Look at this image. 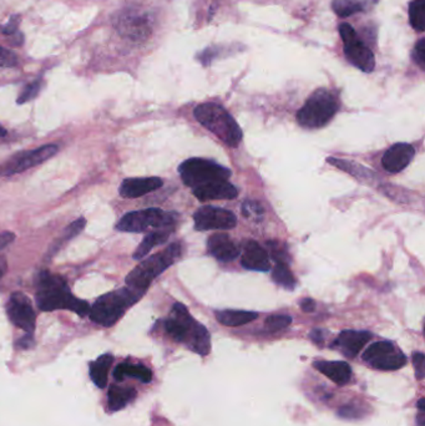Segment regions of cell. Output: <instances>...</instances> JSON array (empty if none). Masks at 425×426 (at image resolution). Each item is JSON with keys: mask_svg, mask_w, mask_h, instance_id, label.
Wrapping results in <instances>:
<instances>
[{"mask_svg": "<svg viewBox=\"0 0 425 426\" xmlns=\"http://www.w3.org/2000/svg\"><path fill=\"white\" fill-rule=\"evenodd\" d=\"M301 309L304 313H313L316 310V302L311 298H304L301 300Z\"/></svg>", "mask_w": 425, "mask_h": 426, "instance_id": "obj_41", "label": "cell"}, {"mask_svg": "<svg viewBox=\"0 0 425 426\" xmlns=\"http://www.w3.org/2000/svg\"><path fill=\"white\" fill-rule=\"evenodd\" d=\"M309 338L312 339L313 343L321 345L323 343V340H324V332L321 330V329H313L311 334H309Z\"/></svg>", "mask_w": 425, "mask_h": 426, "instance_id": "obj_42", "label": "cell"}, {"mask_svg": "<svg viewBox=\"0 0 425 426\" xmlns=\"http://www.w3.org/2000/svg\"><path fill=\"white\" fill-rule=\"evenodd\" d=\"M272 280L281 287L289 289V290H294V287H296V280H294V275L289 270V265L284 263V262H277V265L274 267V273H272Z\"/></svg>", "mask_w": 425, "mask_h": 426, "instance_id": "obj_29", "label": "cell"}, {"mask_svg": "<svg viewBox=\"0 0 425 426\" xmlns=\"http://www.w3.org/2000/svg\"><path fill=\"white\" fill-rule=\"evenodd\" d=\"M113 362L114 357L111 354H104L90 364V377L94 384L100 389H104L108 385L109 370Z\"/></svg>", "mask_w": 425, "mask_h": 426, "instance_id": "obj_25", "label": "cell"}, {"mask_svg": "<svg viewBox=\"0 0 425 426\" xmlns=\"http://www.w3.org/2000/svg\"><path fill=\"white\" fill-rule=\"evenodd\" d=\"M40 88H41L40 81H35V83H29L28 86H25L24 90L21 91L19 98H18V103H28L30 100L36 98L38 93H39Z\"/></svg>", "mask_w": 425, "mask_h": 426, "instance_id": "obj_34", "label": "cell"}, {"mask_svg": "<svg viewBox=\"0 0 425 426\" xmlns=\"http://www.w3.org/2000/svg\"><path fill=\"white\" fill-rule=\"evenodd\" d=\"M151 18L136 8H126L119 13L114 20V25L126 39L132 41L146 40L151 34Z\"/></svg>", "mask_w": 425, "mask_h": 426, "instance_id": "obj_11", "label": "cell"}, {"mask_svg": "<svg viewBox=\"0 0 425 426\" xmlns=\"http://www.w3.org/2000/svg\"><path fill=\"white\" fill-rule=\"evenodd\" d=\"M142 295L144 293L127 285L125 288L104 294L94 303L93 307H90V319L99 325L111 327Z\"/></svg>", "mask_w": 425, "mask_h": 426, "instance_id": "obj_4", "label": "cell"}, {"mask_svg": "<svg viewBox=\"0 0 425 426\" xmlns=\"http://www.w3.org/2000/svg\"><path fill=\"white\" fill-rule=\"evenodd\" d=\"M165 330L175 342L185 344L191 352L202 357L210 353L211 337L209 330L192 318L189 309L184 304H174L169 318L165 320Z\"/></svg>", "mask_w": 425, "mask_h": 426, "instance_id": "obj_1", "label": "cell"}, {"mask_svg": "<svg viewBox=\"0 0 425 426\" xmlns=\"http://www.w3.org/2000/svg\"><path fill=\"white\" fill-rule=\"evenodd\" d=\"M162 185L164 182L159 177H135L126 178L122 182L119 192L125 198H136L150 192L156 191Z\"/></svg>", "mask_w": 425, "mask_h": 426, "instance_id": "obj_18", "label": "cell"}, {"mask_svg": "<svg viewBox=\"0 0 425 426\" xmlns=\"http://www.w3.org/2000/svg\"><path fill=\"white\" fill-rule=\"evenodd\" d=\"M20 24V16L19 15H13L11 18H10L9 21H8V24L3 25V26H0V30H1V33L5 35H10L14 34L18 31V28H19Z\"/></svg>", "mask_w": 425, "mask_h": 426, "instance_id": "obj_38", "label": "cell"}, {"mask_svg": "<svg viewBox=\"0 0 425 426\" xmlns=\"http://www.w3.org/2000/svg\"><path fill=\"white\" fill-rule=\"evenodd\" d=\"M194 195L201 202L219 201V200H234L239 191L229 180L210 182L194 188Z\"/></svg>", "mask_w": 425, "mask_h": 426, "instance_id": "obj_17", "label": "cell"}, {"mask_svg": "<svg viewBox=\"0 0 425 426\" xmlns=\"http://www.w3.org/2000/svg\"><path fill=\"white\" fill-rule=\"evenodd\" d=\"M136 390L132 387H120L114 385L109 390V409L111 412L121 410L136 397Z\"/></svg>", "mask_w": 425, "mask_h": 426, "instance_id": "obj_26", "label": "cell"}, {"mask_svg": "<svg viewBox=\"0 0 425 426\" xmlns=\"http://www.w3.org/2000/svg\"><path fill=\"white\" fill-rule=\"evenodd\" d=\"M196 120L227 146L236 147L242 140V130L231 113L219 103H201L194 111Z\"/></svg>", "mask_w": 425, "mask_h": 426, "instance_id": "obj_3", "label": "cell"}, {"mask_svg": "<svg viewBox=\"0 0 425 426\" xmlns=\"http://www.w3.org/2000/svg\"><path fill=\"white\" fill-rule=\"evenodd\" d=\"M242 212L247 217H251V215L256 217L257 215H264V208L261 207L259 202L246 201L242 205Z\"/></svg>", "mask_w": 425, "mask_h": 426, "instance_id": "obj_37", "label": "cell"}, {"mask_svg": "<svg viewBox=\"0 0 425 426\" xmlns=\"http://www.w3.org/2000/svg\"><path fill=\"white\" fill-rule=\"evenodd\" d=\"M5 135H6V130L0 125V138H1V136H5Z\"/></svg>", "mask_w": 425, "mask_h": 426, "instance_id": "obj_47", "label": "cell"}, {"mask_svg": "<svg viewBox=\"0 0 425 426\" xmlns=\"http://www.w3.org/2000/svg\"><path fill=\"white\" fill-rule=\"evenodd\" d=\"M313 367L317 369L318 372L331 379L339 387L346 385L351 382L352 377V369L349 364L346 362H313Z\"/></svg>", "mask_w": 425, "mask_h": 426, "instance_id": "obj_21", "label": "cell"}, {"mask_svg": "<svg viewBox=\"0 0 425 426\" xmlns=\"http://www.w3.org/2000/svg\"><path fill=\"white\" fill-rule=\"evenodd\" d=\"M328 162L332 163L333 166L338 167L339 170L346 171L352 175V176L357 177L358 180L362 181H369L376 177V173L366 168V167L359 165L357 162L348 161V160H341V158H334V157H329Z\"/></svg>", "mask_w": 425, "mask_h": 426, "instance_id": "obj_27", "label": "cell"}, {"mask_svg": "<svg viewBox=\"0 0 425 426\" xmlns=\"http://www.w3.org/2000/svg\"><path fill=\"white\" fill-rule=\"evenodd\" d=\"M267 245H269V253L272 255V258L276 260V262H284V263H287L289 253H287L286 247H284L282 243L274 242V240H269Z\"/></svg>", "mask_w": 425, "mask_h": 426, "instance_id": "obj_33", "label": "cell"}, {"mask_svg": "<svg viewBox=\"0 0 425 426\" xmlns=\"http://www.w3.org/2000/svg\"><path fill=\"white\" fill-rule=\"evenodd\" d=\"M172 230H174V227H167V228H161V230H156L151 232V233H149V235L142 240L141 243L137 247L136 250H135V253H134V260H140L144 258V257H146L151 250H154L156 245H162V243H165L167 240H169V237L171 235Z\"/></svg>", "mask_w": 425, "mask_h": 426, "instance_id": "obj_22", "label": "cell"}, {"mask_svg": "<svg viewBox=\"0 0 425 426\" xmlns=\"http://www.w3.org/2000/svg\"><path fill=\"white\" fill-rule=\"evenodd\" d=\"M177 215L160 208H146L141 211L129 212L119 220L116 228L122 232L140 233L149 230H161L174 227L176 223Z\"/></svg>", "mask_w": 425, "mask_h": 426, "instance_id": "obj_8", "label": "cell"}, {"mask_svg": "<svg viewBox=\"0 0 425 426\" xmlns=\"http://www.w3.org/2000/svg\"><path fill=\"white\" fill-rule=\"evenodd\" d=\"M209 252L216 260L221 262H231L240 255V247L231 240L230 235L226 233H215L211 235L207 242Z\"/></svg>", "mask_w": 425, "mask_h": 426, "instance_id": "obj_19", "label": "cell"}, {"mask_svg": "<svg viewBox=\"0 0 425 426\" xmlns=\"http://www.w3.org/2000/svg\"><path fill=\"white\" fill-rule=\"evenodd\" d=\"M15 240V235L13 232L5 230L0 233V250H4L6 245H9Z\"/></svg>", "mask_w": 425, "mask_h": 426, "instance_id": "obj_40", "label": "cell"}, {"mask_svg": "<svg viewBox=\"0 0 425 426\" xmlns=\"http://www.w3.org/2000/svg\"><path fill=\"white\" fill-rule=\"evenodd\" d=\"M339 34L344 44V55L351 64L364 73H371L376 68L374 54L362 40L359 39L352 25L342 23L339 25Z\"/></svg>", "mask_w": 425, "mask_h": 426, "instance_id": "obj_9", "label": "cell"}, {"mask_svg": "<svg viewBox=\"0 0 425 426\" xmlns=\"http://www.w3.org/2000/svg\"><path fill=\"white\" fill-rule=\"evenodd\" d=\"M418 425L419 426H424V412H419V415H418Z\"/></svg>", "mask_w": 425, "mask_h": 426, "instance_id": "obj_46", "label": "cell"}, {"mask_svg": "<svg viewBox=\"0 0 425 426\" xmlns=\"http://www.w3.org/2000/svg\"><path fill=\"white\" fill-rule=\"evenodd\" d=\"M197 230H232L237 225V218L232 212L214 206L201 207L194 213Z\"/></svg>", "mask_w": 425, "mask_h": 426, "instance_id": "obj_13", "label": "cell"}, {"mask_svg": "<svg viewBox=\"0 0 425 426\" xmlns=\"http://www.w3.org/2000/svg\"><path fill=\"white\" fill-rule=\"evenodd\" d=\"M56 152H58L56 145H45L30 151L19 152L18 155L11 157L9 161L5 162L3 166H0V175L10 176V175L26 171L31 167L49 160L50 157L54 156Z\"/></svg>", "mask_w": 425, "mask_h": 426, "instance_id": "obj_12", "label": "cell"}, {"mask_svg": "<svg viewBox=\"0 0 425 426\" xmlns=\"http://www.w3.org/2000/svg\"><path fill=\"white\" fill-rule=\"evenodd\" d=\"M216 318L226 327H240L244 324L257 319L259 314L249 310H236V309H225L216 312Z\"/></svg>", "mask_w": 425, "mask_h": 426, "instance_id": "obj_23", "label": "cell"}, {"mask_svg": "<svg viewBox=\"0 0 425 426\" xmlns=\"http://www.w3.org/2000/svg\"><path fill=\"white\" fill-rule=\"evenodd\" d=\"M36 303L44 312L66 309L80 317H85L90 312L88 302L74 297L63 277L51 275L48 270L40 273L36 288Z\"/></svg>", "mask_w": 425, "mask_h": 426, "instance_id": "obj_2", "label": "cell"}, {"mask_svg": "<svg viewBox=\"0 0 425 426\" xmlns=\"http://www.w3.org/2000/svg\"><path fill=\"white\" fill-rule=\"evenodd\" d=\"M33 343V334H26L24 338L20 339L19 345L23 349L30 348Z\"/></svg>", "mask_w": 425, "mask_h": 426, "instance_id": "obj_44", "label": "cell"}, {"mask_svg": "<svg viewBox=\"0 0 425 426\" xmlns=\"http://www.w3.org/2000/svg\"><path fill=\"white\" fill-rule=\"evenodd\" d=\"M125 377H135L141 382H150L152 380V372L149 367L141 364L122 362L114 370V377L116 380H124Z\"/></svg>", "mask_w": 425, "mask_h": 426, "instance_id": "obj_24", "label": "cell"}, {"mask_svg": "<svg viewBox=\"0 0 425 426\" xmlns=\"http://www.w3.org/2000/svg\"><path fill=\"white\" fill-rule=\"evenodd\" d=\"M363 360L369 367L378 370H398L406 364V357L396 344L391 342H376L369 345L363 353Z\"/></svg>", "mask_w": 425, "mask_h": 426, "instance_id": "obj_10", "label": "cell"}, {"mask_svg": "<svg viewBox=\"0 0 425 426\" xmlns=\"http://www.w3.org/2000/svg\"><path fill=\"white\" fill-rule=\"evenodd\" d=\"M413 364L416 367V377L421 380L424 377V354L419 352L413 354Z\"/></svg>", "mask_w": 425, "mask_h": 426, "instance_id": "obj_39", "label": "cell"}, {"mask_svg": "<svg viewBox=\"0 0 425 426\" xmlns=\"http://www.w3.org/2000/svg\"><path fill=\"white\" fill-rule=\"evenodd\" d=\"M366 0H333L332 9L338 16L347 18L366 10Z\"/></svg>", "mask_w": 425, "mask_h": 426, "instance_id": "obj_28", "label": "cell"}, {"mask_svg": "<svg viewBox=\"0 0 425 426\" xmlns=\"http://www.w3.org/2000/svg\"><path fill=\"white\" fill-rule=\"evenodd\" d=\"M16 64H18L16 55L13 51L0 46V66L1 68H14Z\"/></svg>", "mask_w": 425, "mask_h": 426, "instance_id": "obj_35", "label": "cell"}, {"mask_svg": "<svg viewBox=\"0 0 425 426\" xmlns=\"http://www.w3.org/2000/svg\"><path fill=\"white\" fill-rule=\"evenodd\" d=\"M179 172L181 180L186 186L196 187L202 186L206 183L221 180H229L231 177V171L226 167L221 166L215 161L206 160V158H189L182 162L179 167Z\"/></svg>", "mask_w": 425, "mask_h": 426, "instance_id": "obj_7", "label": "cell"}, {"mask_svg": "<svg viewBox=\"0 0 425 426\" xmlns=\"http://www.w3.org/2000/svg\"><path fill=\"white\" fill-rule=\"evenodd\" d=\"M338 108L337 95L328 88H318L299 110L297 120L304 128H323L334 118Z\"/></svg>", "mask_w": 425, "mask_h": 426, "instance_id": "obj_6", "label": "cell"}, {"mask_svg": "<svg viewBox=\"0 0 425 426\" xmlns=\"http://www.w3.org/2000/svg\"><path fill=\"white\" fill-rule=\"evenodd\" d=\"M371 339V334L366 330H343L333 342L332 348L344 357L354 359Z\"/></svg>", "mask_w": 425, "mask_h": 426, "instance_id": "obj_15", "label": "cell"}, {"mask_svg": "<svg viewBox=\"0 0 425 426\" xmlns=\"http://www.w3.org/2000/svg\"><path fill=\"white\" fill-rule=\"evenodd\" d=\"M291 323H292V317H289V315H271L264 322L267 329L272 333L284 330V329L289 327Z\"/></svg>", "mask_w": 425, "mask_h": 426, "instance_id": "obj_31", "label": "cell"}, {"mask_svg": "<svg viewBox=\"0 0 425 426\" xmlns=\"http://www.w3.org/2000/svg\"><path fill=\"white\" fill-rule=\"evenodd\" d=\"M10 43L14 45V46H20V45L24 43V35L19 33V31H16L13 35H10Z\"/></svg>", "mask_w": 425, "mask_h": 426, "instance_id": "obj_43", "label": "cell"}, {"mask_svg": "<svg viewBox=\"0 0 425 426\" xmlns=\"http://www.w3.org/2000/svg\"><path fill=\"white\" fill-rule=\"evenodd\" d=\"M180 255L181 245L175 242L169 245L166 250L149 257L129 273L126 277L127 287L145 293L152 280L171 267Z\"/></svg>", "mask_w": 425, "mask_h": 426, "instance_id": "obj_5", "label": "cell"}, {"mask_svg": "<svg viewBox=\"0 0 425 426\" xmlns=\"http://www.w3.org/2000/svg\"><path fill=\"white\" fill-rule=\"evenodd\" d=\"M6 270H8L6 260H5L4 255H0V278L6 273Z\"/></svg>", "mask_w": 425, "mask_h": 426, "instance_id": "obj_45", "label": "cell"}, {"mask_svg": "<svg viewBox=\"0 0 425 426\" xmlns=\"http://www.w3.org/2000/svg\"><path fill=\"white\" fill-rule=\"evenodd\" d=\"M6 314L10 322L18 328L23 329L26 334L34 333L36 315L30 299L24 293L15 292L10 295L9 302L6 304Z\"/></svg>", "mask_w": 425, "mask_h": 426, "instance_id": "obj_14", "label": "cell"}, {"mask_svg": "<svg viewBox=\"0 0 425 426\" xmlns=\"http://www.w3.org/2000/svg\"><path fill=\"white\" fill-rule=\"evenodd\" d=\"M413 60L421 70H425V39H421L416 43L413 50Z\"/></svg>", "mask_w": 425, "mask_h": 426, "instance_id": "obj_36", "label": "cell"}, {"mask_svg": "<svg viewBox=\"0 0 425 426\" xmlns=\"http://www.w3.org/2000/svg\"><path fill=\"white\" fill-rule=\"evenodd\" d=\"M241 263L247 270L259 272H267L271 267L269 253L256 240H249L247 243H244Z\"/></svg>", "mask_w": 425, "mask_h": 426, "instance_id": "obj_20", "label": "cell"}, {"mask_svg": "<svg viewBox=\"0 0 425 426\" xmlns=\"http://www.w3.org/2000/svg\"><path fill=\"white\" fill-rule=\"evenodd\" d=\"M85 225H86V220L85 218H79V220H74L73 223H70V225L66 227V230H64L63 237L60 238V242L64 243V242H66V240H71L74 237H76L79 233H81V230L85 228Z\"/></svg>", "mask_w": 425, "mask_h": 426, "instance_id": "obj_32", "label": "cell"}, {"mask_svg": "<svg viewBox=\"0 0 425 426\" xmlns=\"http://www.w3.org/2000/svg\"><path fill=\"white\" fill-rule=\"evenodd\" d=\"M416 155L414 147L409 143H396L386 150L381 157V163L386 171L389 173H398L403 171Z\"/></svg>", "mask_w": 425, "mask_h": 426, "instance_id": "obj_16", "label": "cell"}, {"mask_svg": "<svg viewBox=\"0 0 425 426\" xmlns=\"http://www.w3.org/2000/svg\"><path fill=\"white\" fill-rule=\"evenodd\" d=\"M409 20L416 31L425 29V0H413L409 5Z\"/></svg>", "mask_w": 425, "mask_h": 426, "instance_id": "obj_30", "label": "cell"}]
</instances>
